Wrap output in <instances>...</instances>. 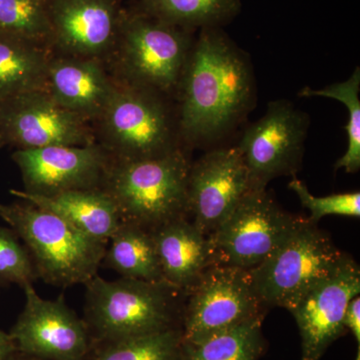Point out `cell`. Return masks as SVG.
<instances>
[{"instance_id": "obj_4", "label": "cell", "mask_w": 360, "mask_h": 360, "mask_svg": "<svg viewBox=\"0 0 360 360\" xmlns=\"http://www.w3.org/2000/svg\"><path fill=\"white\" fill-rule=\"evenodd\" d=\"M195 32L163 22L137 6L124 9L110 56L115 60V80L176 98Z\"/></svg>"}, {"instance_id": "obj_16", "label": "cell", "mask_w": 360, "mask_h": 360, "mask_svg": "<svg viewBox=\"0 0 360 360\" xmlns=\"http://www.w3.org/2000/svg\"><path fill=\"white\" fill-rule=\"evenodd\" d=\"M51 51L103 59L115 49L124 8L122 0H45Z\"/></svg>"}, {"instance_id": "obj_12", "label": "cell", "mask_w": 360, "mask_h": 360, "mask_svg": "<svg viewBox=\"0 0 360 360\" xmlns=\"http://www.w3.org/2000/svg\"><path fill=\"white\" fill-rule=\"evenodd\" d=\"M0 134L16 149L84 146L96 143L89 122L61 108L44 89L0 101Z\"/></svg>"}, {"instance_id": "obj_19", "label": "cell", "mask_w": 360, "mask_h": 360, "mask_svg": "<svg viewBox=\"0 0 360 360\" xmlns=\"http://www.w3.org/2000/svg\"><path fill=\"white\" fill-rule=\"evenodd\" d=\"M18 200L58 215L89 238L108 245L122 224L115 203L101 188L79 189L51 196L11 189Z\"/></svg>"}, {"instance_id": "obj_21", "label": "cell", "mask_w": 360, "mask_h": 360, "mask_svg": "<svg viewBox=\"0 0 360 360\" xmlns=\"http://www.w3.org/2000/svg\"><path fill=\"white\" fill-rule=\"evenodd\" d=\"M103 264L124 278L163 281L153 232L139 225H120L106 245Z\"/></svg>"}, {"instance_id": "obj_28", "label": "cell", "mask_w": 360, "mask_h": 360, "mask_svg": "<svg viewBox=\"0 0 360 360\" xmlns=\"http://www.w3.org/2000/svg\"><path fill=\"white\" fill-rule=\"evenodd\" d=\"M288 187L295 191L300 198L303 207L309 210V220L316 224L328 215H342V217H360L359 191L331 194L328 196H314L309 193L307 184L302 180L293 177Z\"/></svg>"}, {"instance_id": "obj_6", "label": "cell", "mask_w": 360, "mask_h": 360, "mask_svg": "<svg viewBox=\"0 0 360 360\" xmlns=\"http://www.w3.org/2000/svg\"><path fill=\"white\" fill-rule=\"evenodd\" d=\"M96 123L98 143L115 160H148L186 148L170 98L117 80Z\"/></svg>"}, {"instance_id": "obj_2", "label": "cell", "mask_w": 360, "mask_h": 360, "mask_svg": "<svg viewBox=\"0 0 360 360\" xmlns=\"http://www.w3.org/2000/svg\"><path fill=\"white\" fill-rule=\"evenodd\" d=\"M84 321L92 347L181 328L186 295L167 283L97 276L84 284Z\"/></svg>"}, {"instance_id": "obj_1", "label": "cell", "mask_w": 360, "mask_h": 360, "mask_svg": "<svg viewBox=\"0 0 360 360\" xmlns=\"http://www.w3.org/2000/svg\"><path fill=\"white\" fill-rule=\"evenodd\" d=\"M250 56L221 27L198 30L176 99L180 139L187 149L226 136L255 103Z\"/></svg>"}, {"instance_id": "obj_31", "label": "cell", "mask_w": 360, "mask_h": 360, "mask_svg": "<svg viewBox=\"0 0 360 360\" xmlns=\"http://www.w3.org/2000/svg\"><path fill=\"white\" fill-rule=\"evenodd\" d=\"M8 360H42L37 359V357L30 356V355L21 354V352H15Z\"/></svg>"}, {"instance_id": "obj_17", "label": "cell", "mask_w": 360, "mask_h": 360, "mask_svg": "<svg viewBox=\"0 0 360 360\" xmlns=\"http://www.w3.org/2000/svg\"><path fill=\"white\" fill-rule=\"evenodd\" d=\"M115 84L105 60L52 52L44 90L61 108L90 123L103 115Z\"/></svg>"}, {"instance_id": "obj_3", "label": "cell", "mask_w": 360, "mask_h": 360, "mask_svg": "<svg viewBox=\"0 0 360 360\" xmlns=\"http://www.w3.org/2000/svg\"><path fill=\"white\" fill-rule=\"evenodd\" d=\"M188 149L141 160L111 161L101 186L115 203L122 222L153 231L187 215Z\"/></svg>"}, {"instance_id": "obj_33", "label": "cell", "mask_w": 360, "mask_h": 360, "mask_svg": "<svg viewBox=\"0 0 360 360\" xmlns=\"http://www.w3.org/2000/svg\"><path fill=\"white\" fill-rule=\"evenodd\" d=\"M4 141H2V139H1V134H0V148H2V146H4Z\"/></svg>"}, {"instance_id": "obj_13", "label": "cell", "mask_w": 360, "mask_h": 360, "mask_svg": "<svg viewBox=\"0 0 360 360\" xmlns=\"http://www.w3.org/2000/svg\"><path fill=\"white\" fill-rule=\"evenodd\" d=\"M360 293V267L345 253L340 264L323 277L290 310L302 338V360H321L341 338L348 303Z\"/></svg>"}, {"instance_id": "obj_8", "label": "cell", "mask_w": 360, "mask_h": 360, "mask_svg": "<svg viewBox=\"0 0 360 360\" xmlns=\"http://www.w3.org/2000/svg\"><path fill=\"white\" fill-rule=\"evenodd\" d=\"M303 220L285 212L267 189L250 191L208 236L212 265L250 271L283 245Z\"/></svg>"}, {"instance_id": "obj_7", "label": "cell", "mask_w": 360, "mask_h": 360, "mask_svg": "<svg viewBox=\"0 0 360 360\" xmlns=\"http://www.w3.org/2000/svg\"><path fill=\"white\" fill-rule=\"evenodd\" d=\"M345 255L326 231L304 219L283 245L248 272L265 309L281 307L290 311Z\"/></svg>"}, {"instance_id": "obj_22", "label": "cell", "mask_w": 360, "mask_h": 360, "mask_svg": "<svg viewBox=\"0 0 360 360\" xmlns=\"http://www.w3.org/2000/svg\"><path fill=\"white\" fill-rule=\"evenodd\" d=\"M144 13L186 30L221 27L240 13V0H139Z\"/></svg>"}, {"instance_id": "obj_25", "label": "cell", "mask_w": 360, "mask_h": 360, "mask_svg": "<svg viewBox=\"0 0 360 360\" xmlns=\"http://www.w3.org/2000/svg\"><path fill=\"white\" fill-rule=\"evenodd\" d=\"M360 70L355 68L352 77L342 82L328 85L321 89L304 87L300 92L302 97H328L340 101L347 106L349 120L347 127L348 144L345 155L336 161L335 169H345L355 174L360 168Z\"/></svg>"}, {"instance_id": "obj_32", "label": "cell", "mask_w": 360, "mask_h": 360, "mask_svg": "<svg viewBox=\"0 0 360 360\" xmlns=\"http://www.w3.org/2000/svg\"><path fill=\"white\" fill-rule=\"evenodd\" d=\"M355 360H360V347L357 348V355L356 359H355Z\"/></svg>"}, {"instance_id": "obj_29", "label": "cell", "mask_w": 360, "mask_h": 360, "mask_svg": "<svg viewBox=\"0 0 360 360\" xmlns=\"http://www.w3.org/2000/svg\"><path fill=\"white\" fill-rule=\"evenodd\" d=\"M345 326L354 335L360 347V297L355 296L348 303L345 315Z\"/></svg>"}, {"instance_id": "obj_27", "label": "cell", "mask_w": 360, "mask_h": 360, "mask_svg": "<svg viewBox=\"0 0 360 360\" xmlns=\"http://www.w3.org/2000/svg\"><path fill=\"white\" fill-rule=\"evenodd\" d=\"M39 279L27 248L13 229L0 226V285L14 283L23 288Z\"/></svg>"}, {"instance_id": "obj_11", "label": "cell", "mask_w": 360, "mask_h": 360, "mask_svg": "<svg viewBox=\"0 0 360 360\" xmlns=\"http://www.w3.org/2000/svg\"><path fill=\"white\" fill-rule=\"evenodd\" d=\"M22 288L25 307L9 333L16 350L42 360H85L92 340L84 319L68 307L63 295L44 300L33 284Z\"/></svg>"}, {"instance_id": "obj_10", "label": "cell", "mask_w": 360, "mask_h": 360, "mask_svg": "<svg viewBox=\"0 0 360 360\" xmlns=\"http://www.w3.org/2000/svg\"><path fill=\"white\" fill-rule=\"evenodd\" d=\"M266 309L260 304L250 272L212 265L186 293L181 319L182 341H198L234 328Z\"/></svg>"}, {"instance_id": "obj_18", "label": "cell", "mask_w": 360, "mask_h": 360, "mask_svg": "<svg viewBox=\"0 0 360 360\" xmlns=\"http://www.w3.org/2000/svg\"><path fill=\"white\" fill-rule=\"evenodd\" d=\"M151 232L163 281L186 295L212 266L208 236L188 217L167 222Z\"/></svg>"}, {"instance_id": "obj_23", "label": "cell", "mask_w": 360, "mask_h": 360, "mask_svg": "<svg viewBox=\"0 0 360 360\" xmlns=\"http://www.w3.org/2000/svg\"><path fill=\"white\" fill-rule=\"evenodd\" d=\"M264 316L198 341H182L181 360H259L266 341Z\"/></svg>"}, {"instance_id": "obj_9", "label": "cell", "mask_w": 360, "mask_h": 360, "mask_svg": "<svg viewBox=\"0 0 360 360\" xmlns=\"http://www.w3.org/2000/svg\"><path fill=\"white\" fill-rule=\"evenodd\" d=\"M309 129V116L290 101L269 103L264 115L251 123L236 146L245 160L250 191L266 189L277 177H295Z\"/></svg>"}, {"instance_id": "obj_5", "label": "cell", "mask_w": 360, "mask_h": 360, "mask_svg": "<svg viewBox=\"0 0 360 360\" xmlns=\"http://www.w3.org/2000/svg\"><path fill=\"white\" fill-rule=\"evenodd\" d=\"M0 219L27 248L39 278L56 288L89 283L103 264L106 245L30 203H0Z\"/></svg>"}, {"instance_id": "obj_15", "label": "cell", "mask_w": 360, "mask_h": 360, "mask_svg": "<svg viewBox=\"0 0 360 360\" xmlns=\"http://www.w3.org/2000/svg\"><path fill=\"white\" fill-rule=\"evenodd\" d=\"M250 191L248 169L238 146L213 148L189 168L188 219L210 236Z\"/></svg>"}, {"instance_id": "obj_26", "label": "cell", "mask_w": 360, "mask_h": 360, "mask_svg": "<svg viewBox=\"0 0 360 360\" xmlns=\"http://www.w3.org/2000/svg\"><path fill=\"white\" fill-rule=\"evenodd\" d=\"M0 32L51 49L45 0H0Z\"/></svg>"}, {"instance_id": "obj_20", "label": "cell", "mask_w": 360, "mask_h": 360, "mask_svg": "<svg viewBox=\"0 0 360 360\" xmlns=\"http://www.w3.org/2000/svg\"><path fill=\"white\" fill-rule=\"evenodd\" d=\"M52 51L0 32V101L44 89Z\"/></svg>"}, {"instance_id": "obj_14", "label": "cell", "mask_w": 360, "mask_h": 360, "mask_svg": "<svg viewBox=\"0 0 360 360\" xmlns=\"http://www.w3.org/2000/svg\"><path fill=\"white\" fill-rule=\"evenodd\" d=\"M11 158L20 168L23 191L44 196L101 188L112 161L98 141L84 146L16 149Z\"/></svg>"}, {"instance_id": "obj_30", "label": "cell", "mask_w": 360, "mask_h": 360, "mask_svg": "<svg viewBox=\"0 0 360 360\" xmlns=\"http://www.w3.org/2000/svg\"><path fill=\"white\" fill-rule=\"evenodd\" d=\"M15 352L18 350L13 338L9 333L0 329V360H8Z\"/></svg>"}, {"instance_id": "obj_24", "label": "cell", "mask_w": 360, "mask_h": 360, "mask_svg": "<svg viewBox=\"0 0 360 360\" xmlns=\"http://www.w3.org/2000/svg\"><path fill=\"white\" fill-rule=\"evenodd\" d=\"M181 328L92 347L85 360H181Z\"/></svg>"}]
</instances>
